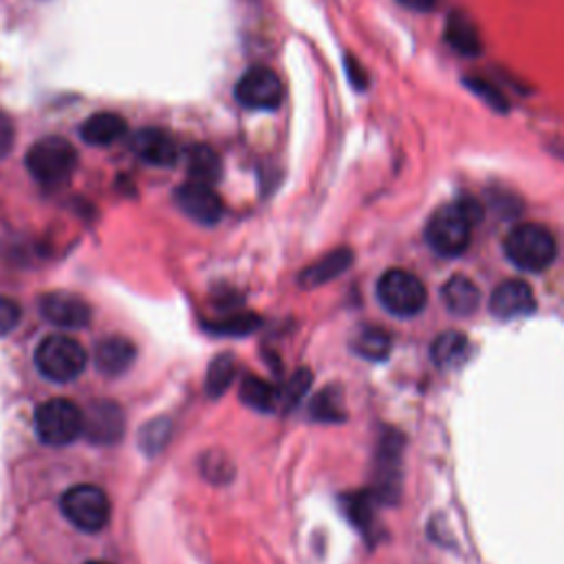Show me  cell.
<instances>
[{
	"label": "cell",
	"mask_w": 564,
	"mask_h": 564,
	"mask_svg": "<svg viewBox=\"0 0 564 564\" xmlns=\"http://www.w3.org/2000/svg\"><path fill=\"white\" fill-rule=\"evenodd\" d=\"M221 173H223L221 156L210 146L199 143L188 152V175L192 177L190 181L214 186L221 179Z\"/></svg>",
	"instance_id": "19"
},
{
	"label": "cell",
	"mask_w": 564,
	"mask_h": 564,
	"mask_svg": "<svg viewBox=\"0 0 564 564\" xmlns=\"http://www.w3.org/2000/svg\"><path fill=\"white\" fill-rule=\"evenodd\" d=\"M309 384H311V375L306 373V371H300V373H296L291 379H289V384L280 390V404L278 406H283V409H293L298 401L302 399V394L306 392V388H309Z\"/></svg>",
	"instance_id": "25"
},
{
	"label": "cell",
	"mask_w": 564,
	"mask_h": 564,
	"mask_svg": "<svg viewBox=\"0 0 564 564\" xmlns=\"http://www.w3.org/2000/svg\"><path fill=\"white\" fill-rule=\"evenodd\" d=\"M124 133L126 122L117 113H96L79 126V137L89 146H111L122 139Z\"/></svg>",
	"instance_id": "15"
},
{
	"label": "cell",
	"mask_w": 564,
	"mask_h": 564,
	"mask_svg": "<svg viewBox=\"0 0 564 564\" xmlns=\"http://www.w3.org/2000/svg\"><path fill=\"white\" fill-rule=\"evenodd\" d=\"M469 342L463 334L456 331H448L443 336H439L433 344V360L437 366L448 368V366H456L463 362V358L467 355Z\"/></svg>",
	"instance_id": "21"
},
{
	"label": "cell",
	"mask_w": 564,
	"mask_h": 564,
	"mask_svg": "<svg viewBox=\"0 0 564 564\" xmlns=\"http://www.w3.org/2000/svg\"><path fill=\"white\" fill-rule=\"evenodd\" d=\"M482 212L480 205L472 199H461L456 203H448L439 208L428 225H426V240L428 246L446 259L461 256L472 238L474 225L480 221Z\"/></svg>",
	"instance_id": "1"
},
{
	"label": "cell",
	"mask_w": 564,
	"mask_h": 564,
	"mask_svg": "<svg viewBox=\"0 0 564 564\" xmlns=\"http://www.w3.org/2000/svg\"><path fill=\"white\" fill-rule=\"evenodd\" d=\"M36 368L42 377L66 384L79 377L87 368V351L77 340L66 336H49L36 349Z\"/></svg>",
	"instance_id": "4"
},
{
	"label": "cell",
	"mask_w": 564,
	"mask_h": 564,
	"mask_svg": "<svg viewBox=\"0 0 564 564\" xmlns=\"http://www.w3.org/2000/svg\"><path fill=\"white\" fill-rule=\"evenodd\" d=\"M446 40L461 55H478L480 36L474 21L461 12L450 14L446 23Z\"/></svg>",
	"instance_id": "16"
},
{
	"label": "cell",
	"mask_w": 564,
	"mask_h": 564,
	"mask_svg": "<svg viewBox=\"0 0 564 564\" xmlns=\"http://www.w3.org/2000/svg\"><path fill=\"white\" fill-rule=\"evenodd\" d=\"M490 309L501 319H512L521 315H529L536 309L534 291L523 280H505L497 287L490 300Z\"/></svg>",
	"instance_id": "12"
},
{
	"label": "cell",
	"mask_w": 564,
	"mask_h": 564,
	"mask_svg": "<svg viewBox=\"0 0 564 564\" xmlns=\"http://www.w3.org/2000/svg\"><path fill=\"white\" fill-rule=\"evenodd\" d=\"M353 263V254L349 250H338L327 254L322 261H317L315 265H311L309 270L302 272L300 283L304 287H317V285H325L334 278H338L342 272L349 270V265Z\"/></svg>",
	"instance_id": "18"
},
{
	"label": "cell",
	"mask_w": 564,
	"mask_h": 564,
	"mask_svg": "<svg viewBox=\"0 0 564 564\" xmlns=\"http://www.w3.org/2000/svg\"><path fill=\"white\" fill-rule=\"evenodd\" d=\"M135 347L124 338H106L96 349V364L104 375L117 377L135 362Z\"/></svg>",
	"instance_id": "14"
},
{
	"label": "cell",
	"mask_w": 564,
	"mask_h": 564,
	"mask_svg": "<svg viewBox=\"0 0 564 564\" xmlns=\"http://www.w3.org/2000/svg\"><path fill=\"white\" fill-rule=\"evenodd\" d=\"M234 373H236L234 358H231V355H218V358L210 364V371H208V392H210L212 397L223 394V392L227 390V386L231 384Z\"/></svg>",
	"instance_id": "23"
},
{
	"label": "cell",
	"mask_w": 564,
	"mask_h": 564,
	"mask_svg": "<svg viewBox=\"0 0 564 564\" xmlns=\"http://www.w3.org/2000/svg\"><path fill=\"white\" fill-rule=\"evenodd\" d=\"M465 83H467V87H469L476 96H480L492 109H499V111L505 109V98L497 91V87H492L490 83H486V79L474 77V79H465Z\"/></svg>",
	"instance_id": "27"
},
{
	"label": "cell",
	"mask_w": 564,
	"mask_h": 564,
	"mask_svg": "<svg viewBox=\"0 0 564 564\" xmlns=\"http://www.w3.org/2000/svg\"><path fill=\"white\" fill-rule=\"evenodd\" d=\"M85 428V413L68 399H51L36 411V433L47 446H68Z\"/></svg>",
	"instance_id": "6"
},
{
	"label": "cell",
	"mask_w": 564,
	"mask_h": 564,
	"mask_svg": "<svg viewBox=\"0 0 564 564\" xmlns=\"http://www.w3.org/2000/svg\"><path fill=\"white\" fill-rule=\"evenodd\" d=\"M234 93L250 111H276L283 102V83L272 68L252 66L238 79Z\"/></svg>",
	"instance_id": "8"
},
{
	"label": "cell",
	"mask_w": 564,
	"mask_h": 564,
	"mask_svg": "<svg viewBox=\"0 0 564 564\" xmlns=\"http://www.w3.org/2000/svg\"><path fill=\"white\" fill-rule=\"evenodd\" d=\"M122 430L124 419L113 404H98L89 415H85L83 433H87L96 443H113L120 439Z\"/></svg>",
	"instance_id": "13"
},
{
	"label": "cell",
	"mask_w": 564,
	"mask_h": 564,
	"mask_svg": "<svg viewBox=\"0 0 564 564\" xmlns=\"http://www.w3.org/2000/svg\"><path fill=\"white\" fill-rule=\"evenodd\" d=\"M21 322V306L8 298V296H0V336H8L12 334Z\"/></svg>",
	"instance_id": "26"
},
{
	"label": "cell",
	"mask_w": 564,
	"mask_h": 564,
	"mask_svg": "<svg viewBox=\"0 0 564 564\" xmlns=\"http://www.w3.org/2000/svg\"><path fill=\"white\" fill-rule=\"evenodd\" d=\"M87 564H106V562H87Z\"/></svg>",
	"instance_id": "32"
},
{
	"label": "cell",
	"mask_w": 564,
	"mask_h": 564,
	"mask_svg": "<svg viewBox=\"0 0 564 564\" xmlns=\"http://www.w3.org/2000/svg\"><path fill=\"white\" fill-rule=\"evenodd\" d=\"M133 150L141 161H146V164L159 168L175 166L179 159L177 141L166 130H159V128L139 130L133 139Z\"/></svg>",
	"instance_id": "11"
},
{
	"label": "cell",
	"mask_w": 564,
	"mask_h": 564,
	"mask_svg": "<svg viewBox=\"0 0 564 564\" xmlns=\"http://www.w3.org/2000/svg\"><path fill=\"white\" fill-rule=\"evenodd\" d=\"M60 507L71 525L89 534L102 531L111 518V501L96 486H75L66 490Z\"/></svg>",
	"instance_id": "7"
},
{
	"label": "cell",
	"mask_w": 564,
	"mask_h": 564,
	"mask_svg": "<svg viewBox=\"0 0 564 564\" xmlns=\"http://www.w3.org/2000/svg\"><path fill=\"white\" fill-rule=\"evenodd\" d=\"M353 347L366 360H384L390 353V336L381 329H364Z\"/></svg>",
	"instance_id": "22"
},
{
	"label": "cell",
	"mask_w": 564,
	"mask_h": 564,
	"mask_svg": "<svg viewBox=\"0 0 564 564\" xmlns=\"http://www.w3.org/2000/svg\"><path fill=\"white\" fill-rule=\"evenodd\" d=\"M175 201L186 216L201 225H216L223 216V201L212 186L188 181L175 192Z\"/></svg>",
	"instance_id": "10"
},
{
	"label": "cell",
	"mask_w": 564,
	"mask_h": 564,
	"mask_svg": "<svg viewBox=\"0 0 564 564\" xmlns=\"http://www.w3.org/2000/svg\"><path fill=\"white\" fill-rule=\"evenodd\" d=\"M159 437H168V422H154L152 426H148V428L143 430V443L150 441V439H154V441L150 443V450H148V452H154V450L161 448V439H159Z\"/></svg>",
	"instance_id": "29"
},
{
	"label": "cell",
	"mask_w": 564,
	"mask_h": 564,
	"mask_svg": "<svg viewBox=\"0 0 564 564\" xmlns=\"http://www.w3.org/2000/svg\"><path fill=\"white\" fill-rule=\"evenodd\" d=\"M40 313L51 322V325L62 329H85L93 317L91 306L83 298L66 291H51L42 296Z\"/></svg>",
	"instance_id": "9"
},
{
	"label": "cell",
	"mask_w": 564,
	"mask_h": 564,
	"mask_svg": "<svg viewBox=\"0 0 564 564\" xmlns=\"http://www.w3.org/2000/svg\"><path fill=\"white\" fill-rule=\"evenodd\" d=\"M14 139H16L14 122L5 111H0V159L10 154V150L14 148Z\"/></svg>",
	"instance_id": "28"
},
{
	"label": "cell",
	"mask_w": 564,
	"mask_h": 564,
	"mask_svg": "<svg viewBox=\"0 0 564 564\" xmlns=\"http://www.w3.org/2000/svg\"><path fill=\"white\" fill-rule=\"evenodd\" d=\"M25 164L38 184L55 188L73 175L77 166V152L64 137H45L27 150Z\"/></svg>",
	"instance_id": "3"
},
{
	"label": "cell",
	"mask_w": 564,
	"mask_h": 564,
	"mask_svg": "<svg viewBox=\"0 0 564 564\" xmlns=\"http://www.w3.org/2000/svg\"><path fill=\"white\" fill-rule=\"evenodd\" d=\"M377 298L397 317H413L424 311L428 291L424 283L404 270H390L377 283Z\"/></svg>",
	"instance_id": "5"
},
{
	"label": "cell",
	"mask_w": 564,
	"mask_h": 564,
	"mask_svg": "<svg viewBox=\"0 0 564 564\" xmlns=\"http://www.w3.org/2000/svg\"><path fill=\"white\" fill-rule=\"evenodd\" d=\"M397 3L401 8L413 10V12H433L435 5H437V0H397Z\"/></svg>",
	"instance_id": "30"
},
{
	"label": "cell",
	"mask_w": 564,
	"mask_h": 564,
	"mask_svg": "<svg viewBox=\"0 0 564 564\" xmlns=\"http://www.w3.org/2000/svg\"><path fill=\"white\" fill-rule=\"evenodd\" d=\"M347 68H349V75H351V83L358 87V89H362L364 85H366V75L362 73V68L358 66V62L355 60H347Z\"/></svg>",
	"instance_id": "31"
},
{
	"label": "cell",
	"mask_w": 564,
	"mask_h": 564,
	"mask_svg": "<svg viewBox=\"0 0 564 564\" xmlns=\"http://www.w3.org/2000/svg\"><path fill=\"white\" fill-rule=\"evenodd\" d=\"M507 259L523 272H544L557 256L553 234L538 223L516 225L505 238Z\"/></svg>",
	"instance_id": "2"
},
{
	"label": "cell",
	"mask_w": 564,
	"mask_h": 564,
	"mask_svg": "<svg viewBox=\"0 0 564 564\" xmlns=\"http://www.w3.org/2000/svg\"><path fill=\"white\" fill-rule=\"evenodd\" d=\"M478 287L465 276H454L443 285V302L454 315H472L478 306Z\"/></svg>",
	"instance_id": "17"
},
{
	"label": "cell",
	"mask_w": 564,
	"mask_h": 564,
	"mask_svg": "<svg viewBox=\"0 0 564 564\" xmlns=\"http://www.w3.org/2000/svg\"><path fill=\"white\" fill-rule=\"evenodd\" d=\"M311 415H313V419H322V422L340 419L344 413L340 409V397L336 394V390L319 392V397L313 401V406H311Z\"/></svg>",
	"instance_id": "24"
},
{
	"label": "cell",
	"mask_w": 564,
	"mask_h": 564,
	"mask_svg": "<svg viewBox=\"0 0 564 564\" xmlns=\"http://www.w3.org/2000/svg\"><path fill=\"white\" fill-rule=\"evenodd\" d=\"M240 399H243V404L259 413H272L280 404V390L267 384L265 379L252 375L240 386Z\"/></svg>",
	"instance_id": "20"
}]
</instances>
